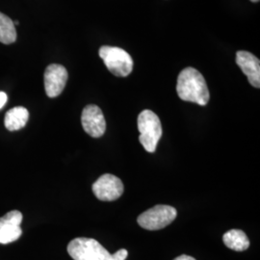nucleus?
<instances>
[{
  "mask_svg": "<svg viewBox=\"0 0 260 260\" xmlns=\"http://www.w3.org/2000/svg\"><path fill=\"white\" fill-rule=\"evenodd\" d=\"M128 255V251L125 249H121L120 251H116L114 254H112L113 260H125Z\"/></svg>",
  "mask_w": 260,
  "mask_h": 260,
  "instance_id": "obj_14",
  "label": "nucleus"
},
{
  "mask_svg": "<svg viewBox=\"0 0 260 260\" xmlns=\"http://www.w3.org/2000/svg\"><path fill=\"white\" fill-rule=\"evenodd\" d=\"M100 56L108 71L116 76L125 77L133 70V59L122 48L104 46L100 49Z\"/></svg>",
  "mask_w": 260,
  "mask_h": 260,
  "instance_id": "obj_4",
  "label": "nucleus"
},
{
  "mask_svg": "<svg viewBox=\"0 0 260 260\" xmlns=\"http://www.w3.org/2000/svg\"><path fill=\"white\" fill-rule=\"evenodd\" d=\"M14 24H15V26H16V25H19V21H18V20H17V21H15V22H14Z\"/></svg>",
  "mask_w": 260,
  "mask_h": 260,
  "instance_id": "obj_17",
  "label": "nucleus"
},
{
  "mask_svg": "<svg viewBox=\"0 0 260 260\" xmlns=\"http://www.w3.org/2000/svg\"><path fill=\"white\" fill-rule=\"evenodd\" d=\"M17 41V31L14 21L6 15L0 13V43L10 45Z\"/></svg>",
  "mask_w": 260,
  "mask_h": 260,
  "instance_id": "obj_13",
  "label": "nucleus"
},
{
  "mask_svg": "<svg viewBox=\"0 0 260 260\" xmlns=\"http://www.w3.org/2000/svg\"><path fill=\"white\" fill-rule=\"evenodd\" d=\"M174 260H196L194 257L192 256H189V255H186V254H182V255H179L177 256V258H175Z\"/></svg>",
  "mask_w": 260,
  "mask_h": 260,
  "instance_id": "obj_16",
  "label": "nucleus"
},
{
  "mask_svg": "<svg viewBox=\"0 0 260 260\" xmlns=\"http://www.w3.org/2000/svg\"><path fill=\"white\" fill-rule=\"evenodd\" d=\"M94 196L103 202L118 200L123 193V184L119 177L105 174L93 184Z\"/></svg>",
  "mask_w": 260,
  "mask_h": 260,
  "instance_id": "obj_6",
  "label": "nucleus"
},
{
  "mask_svg": "<svg viewBox=\"0 0 260 260\" xmlns=\"http://www.w3.org/2000/svg\"><path fill=\"white\" fill-rule=\"evenodd\" d=\"M68 252L74 260H113L103 245L92 238H75L69 243Z\"/></svg>",
  "mask_w": 260,
  "mask_h": 260,
  "instance_id": "obj_3",
  "label": "nucleus"
},
{
  "mask_svg": "<svg viewBox=\"0 0 260 260\" xmlns=\"http://www.w3.org/2000/svg\"><path fill=\"white\" fill-rule=\"evenodd\" d=\"M177 95L180 100L205 106L209 102V91L205 77L194 68H186L177 77Z\"/></svg>",
  "mask_w": 260,
  "mask_h": 260,
  "instance_id": "obj_1",
  "label": "nucleus"
},
{
  "mask_svg": "<svg viewBox=\"0 0 260 260\" xmlns=\"http://www.w3.org/2000/svg\"><path fill=\"white\" fill-rule=\"evenodd\" d=\"M251 2H258L259 0H251Z\"/></svg>",
  "mask_w": 260,
  "mask_h": 260,
  "instance_id": "obj_18",
  "label": "nucleus"
},
{
  "mask_svg": "<svg viewBox=\"0 0 260 260\" xmlns=\"http://www.w3.org/2000/svg\"><path fill=\"white\" fill-rule=\"evenodd\" d=\"M65 67L58 64L48 66L45 72V89L47 96L56 98L63 92L68 80Z\"/></svg>",
  "mask_w": 260,
  "mask_h": 260,
  "instance_id": "obj_9",
  "label": "nucleus"
},
{
  "mask_svg": "<svg viewBox=\"0 0 260 260\" xmlns=\"http://www.w3.org/2000/svg\"><path fill=\"white\" fill-rule=\"evenodd\" d=\"M236 64L239 66L243 74L247 76L249 82L254 88L260 87V61L256 56L248 51H237Z\"/></svg>",
  "mask_w": 260,
  "mask_h": 260,
  "instance_id": "obj_10",
  "label": "nucleus"
},
{
  "mask_svg": "<svg viewBox=\"0 0 260 260\" xmlns=\"http://www.w3.org/2000/svg\"><path fill=\"white\" fill-rule=\"evenodd\" d=\"M8 101V96L4 92H0V109L3 108V106L6 104Z\"/></svg>",
  "mask_w": 260,
  "mask_h": 260,
  "instance_id": "obj_15",
  "label": "nucleus"
},
{
  "mask_svg": "<svg viewBox=\"0 0 260 260\" xmlns=\"http://www.w3.org/2000/svg\"><path fill=\"white\" fill-rule=\"evenodd\" d=\"M81 122L85 132L93 138L102 137L106 129V121L101 108L96 105H88L82 111Z\"/></svg>",
  "mask_w": 260,
  "mask_h": 260,
  "instance_id": "obj_7",
  "label": "nucleus"
},
{
  "mask_svg": "<svg viewBox=\"0 0 260 260\" xmlns=\"http://www.w3.org/2000/svg\"><path fill=\"white\" fill-rule=\"evenodd\" d=\"M29 119V112L26 108L18 106L10 109L6 113L4 123L5 127L10 131H17L23 128Z\"/></svg>",
  "mask_w": 260,
  "mask_h": 260,
  "instance_id": "obj_11",
  "label": "nucleus"
},
{
  "mask_svg": "<svg viewBox=\"0 0 260 260\" xmlns=\"http://www.w3.org/2000/svg\"><path fill=\"white\" fill-rule=\"evenodd\" d=\"M223 244L231 250L246 251L250 247V240L246 233L240 230H231L223 234Z\"/></svg>",
  "mask_w": 260,
  "mask_h": 260,
  "instance_id": "obj_12",
  "label": "nucleus"
},
{
  "mask_svg": "<svg viewBox=\"0 0 260 260\" xmlns=\"http://www.w3.org/2000/svg\"><path fill=\"white\" fill-rule=\"evenodd\" d=\"M140 143L147 151L154 152L162 136V125L157 115L150 110H144L138 117Z\"/></svg>",
  "mask_w": 260,
  "mask_h": 260,
  "instance_id": "obj_2",
  "label": "nucleus"
},
{
  "mask_svg": "<svg viewBox=\"0 0 260 260\" xmlns=\"http://www.w3.org/2000/svg\"><path fill=\"white\" fill-rule=\"evenodd\" d=\"M22 214L18 210L10 211L0 218V244L17 241L22 234L20 223Z\"/></svg>",
  "mask_w": 260,
  "mask_h": 260,
  "instance_id": "obj_8",
  "label": "nucleus"
},
{
  "mask_svg": "<svg viewBox=\"0 0 260 260\" xmlns=\"http://www.w3.org/2000/svg\"><path fill=\"white\" fill-rule=\"evenodd\" d=\"M177 209L170 205H159L141 214L137 222L148 231H158L166 228L177 218Z\"/></svg>",
  "mask_w": 260,
  "mask_h": 260,
  "instance_id": "obj_5",
  "label": "nucleus"
}]
</instances>
